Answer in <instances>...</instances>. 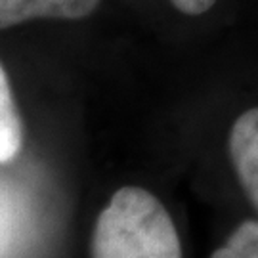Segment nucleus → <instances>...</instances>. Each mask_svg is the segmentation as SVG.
<instances>
[{"label":"nucleus","mask_w":258,"mask_h":258,"mask_svg":"<svg viewBox=\"0 0 258 258\" xmlns=\"http://www.w3.org/2000/svg\"><path fill=\"white\" fill-rule=\"evenodd\" d=\"M92 258H182V245L165 205L144 187L124 185L98 216Z\"/></svg>","instance_id":"1"},{"label":"nucleus","mask_w":258,"mask_h":258,"mask_svg":"<svg viewBox=\"0 0 258 258\" xmlns=\"http://www.w3.org/2000/svg\"><path fill=\"white\" fill-rule=\"evenodd\" d=\"M23 146V122L18 111L8 75L0 63V165L19 155Z\"/></svg>","instance_id":"4"},{"label":"nucleus","mask_w":258,"mask_h":258,"mask_svg":"<svg viewBox=\"0 0 258 258\" xmlns=\"http://www.w3.org/2000/svg\"><path fill=\"white\" fill-rule=\"evenodd\" d=\"M228 148L241 187L258 212V107H250L235 119Z\"/></svg>","instance_id":"2"},{"label":"nucleus","mask_w":258,"mask_h":258,"mask_svg":"<svg viewBox=\"0 0 258 258\" xmlns=\"http://www.w3.org/2000/svg\"><path fill=\"white\" fill-rule=\"evenodd\" d=\"M170 4L185 16H201L216 4V0H170Z\"/></svg>","instance_id":"7"},{"label":"nucleus","mask_w":258,"mask_h":258,"mask_svg":"<svg viewBox=\"0 0 258 258\" xmlns=\"http://www.w3.org/2000/svg\"><path fill=\"white\" fill-rule=\"evenodd\" d=\"M29 216L25 205L6 185H0V258H12L25 241Z\"/></svg>","instance_id":"5"},{"label":"nucleus","mask_w":258,"mask_h":258,"mask_svg":"<svg viewBox=\"0 0 258 258\" xmlns=\"http://www.w3.org/2000/svg\"><path fill=\"white\" fill-rule=\"evenodd\" d=\"M211 258H258V220L241 222Z\"/></svg>","instance_id":"6"},{"label":"nucleus","mask_w":258,"mask_h":258,"mask_svg":"<svg viewBox=\"0 0 258 258\" xmlns=\"http://www.w3.org/2000/svg\"><path fill=\"white\" fill-rule=\"evenodd\" d=\"M100 0H0V31L33 19H84Z\"/></svg>","instance_id":"3"}]
</instances>
